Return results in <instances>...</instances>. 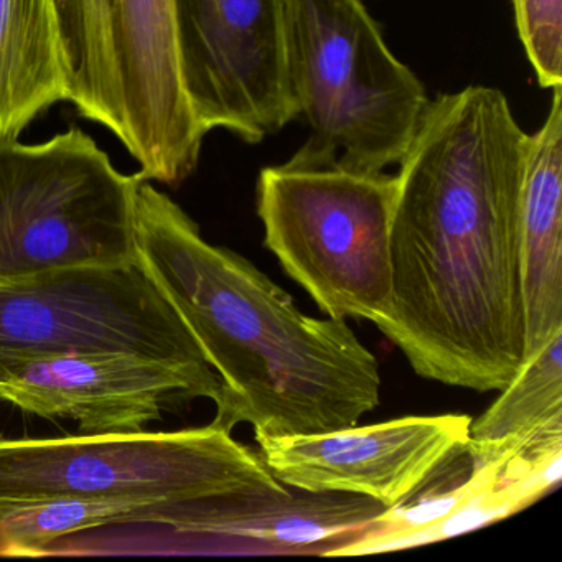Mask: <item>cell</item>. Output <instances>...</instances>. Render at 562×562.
Segmentation results:
<instances>
[{
  "label": "cell",
  "instance_id": "cell-1",
  "mask_svg": "<svg viewBox=\"0 0 562 562\" xmlns=\"http://www.w3.org/2000/svg\"><path fill=\"white\" fill-rule=\"evenodd\" d=\"M526 143L503 91L467 87L429 101L397 164L393 295L378 328L420 378L488 393L525 363Z\"/></svg>",
  "mask_w": 562,
  "mask_h": 562
},
{
  "label": "cell",
  "instance_id": "cell-2",
  "mask_svg": "<svg viewBox=\"0 0 562 562\" xmlns=\"http://www.w3.org/2000/svg\"><path fill=\"white\" fill-rule=\"evenodd\" d=\"M136 259L222 383L215 426L249 424L255 439L334 432L380 406V363L347 321L299 311L149 180L137 193Z\"/></svg>",
  "mask_w": 562,
  "mask_h": 562
},
{
  "label": "cell",
  "instance_id": "cell-3",
  "mask_svg": "<svg viewBox=\"0 0 562 562\" xmlns=\"http://www.w3.org/2000/svg\"><path fill=\"white\" fill-rule=\"evenodd\" d=\"M295 120L311 130L292 162L384 172L409 149L429 98L361 0H285Z\"/></svg>",
  "mask_w": 562,
  "mask_h": 562
},
{
  "label": "cell",
  "instance_id": "cell-4",
  "mask_svg": "<svg viewBox=\"0 0 562 562\" xmlns=\"http://www.w3.org/2000/svg\"><path fill=\"white\" fill-rule=\"evenodd\" d=\"M396 177L288 162L258 179L265 246L327 317L381 325L393 295Z\"/></svg>",
  "mask_w": 562,
  "mask_h": 562
},
{
  "label": "cell",
  "instance_id": "cell-5",
  "mask_svg": "<svg viewBox=\"0 0 562 562\" xmlns=\"http://www.w3.org/2000/svg\"><path fill=\"white\" fill-rule=\"evenodd\" d=\"M144 180L78 127L44 143L0 140V284L136 262Z\"/></svg>",
  "mask_w": 562,
  "mask_h": 562
},
{
  "label": "cell",
  "instance_id": "cell-6",
  "mask_svg": "<svg viewBox=\"0 0 562 562\" xmlns=\"http://www.w3.org/2000/svg\"><path fill=\"white\" fill-rule=\"evenodd\" d=\"M261 452L209 424L195 429L55 439L0 437V503L169 499L285 493Z\"/></svg>",
  "mask_w": 562,
  "mask_h": 562
},
{
  "label": "cell",
  "instance_id": "cell-7",
  "mask_svg": "<svg viewBox=\"0 0 562 562\" xmlns=\"http://www.w3.org/2000/svg\"><path fill=\"white\" fill-rule=\"evenodd\" d=\"M0 350L124 351L210 368L137 261L0 284Z\"/></svg>",
  "mask_w": 562,
  "mask_h": 562
},
{
  "label": "cell",
  "instance_id": "cell-8",
  "mask_svg": "<svg viewBox=\"0 0 562 562\" xmlns=\"http://www.w3.org/2000/svg\"><path fill=\"white\" fill-rule=\"evenodd\" d=\"M183 87L205 136L262 143L295 120L285 0H176Z\"/></svg>",
  "mask_w": 562,
  "mask_h": 562
},
{
  "label": "cell",
  "instance_id": "cell-9",
  "mask_svg": "<svg viewBox=\"0 0 562 562\" xmlns=\"http://www.w3.org/2000/svg\"><path fill=\"white\" fill-rule=\"evenodd\" d=\"M218 404L212 368L124 351L0 350V401L42 419H70L80 434H131L162 419L172 404Z\"/></svg>",
  "mask_w": 562,
  "mask_h": 562
},
{
  "label": "cell",
  "instance_id": "cell-10",
  "mask_svg": "<svg viewBox=\"0 0 562 562\" xmlns=\"http://www.w3.org/2000/svg\"><path fill=\"white\" fill-rule=\"evenodd\" d=\"M470 423L467 414L407 416L334 432L255 440L266 465L285 486L368 496L391 508L469 442Z\"/></svg>",
  "mask_w": 562,
  "mask_h": 562
},
{
  "label": "cell",
  "instance_id": "cell-11",
  "mask_svg": "<svg viewBox=\"0 0 562 562\" xmlns=\"http://www.w3.org/2000/svg\"><path fill=\"white\" fill-rule=\"evenodd\" d=\"M123 91V146L149 182L179 186L199 164L200 130L180 65L176 0H111Z\"/></svg>",
  "mask_w": 562,
  "mask_h": 562
},
{
  "label": "cell",
  "instance_id": "cell-12",
  "mask_svg": "<svg viewBox=\"0 0 562 562\" xmlns=\"http://www.w3.org/2000/svg\"><path fill=\"white\" fill-rule=\"evenodd\" d=\"M386 506L338 492L246 495L213 519L199 554L325 555L374 531Z\"/></svg>",
  "mask_w": 562,
  "mask_h": 562
},
{
  "label": "cell",
  "instance_id": "cell-13",
  "mask_svg": "<svg viewBox=\"0 0 562 562\" xmlns=\"http://www.w3.org/2000/svg\"><path fill=\"white\" fill-rule=\"evenodd\" d=\"M525 361L562 331V85L526 143L519 212Z\"/></svg>",
  "mask_w": 562,
  "mask_h": 562
},
{
  "label": "cell",
  "instance_id": "cell-14",
  "mask_svg": "<svg viewBox=\"0 0 562 562\" xmlns=\"http://www.w3.org/2000/svg\"><path fill=\"white\" fill-rule=\"evenodd\" d=\"M70 94L57 0H0V140Z\"/></svg>",
  "mask_w": 562,
  "mask_h": 562
},
{
  "label": "cell",
  "instance_id": "cell-15",
  "mask_svg": "<svg viewBox=\"0 0 562 562\" xmlns=\"http://www.w3.org/2000/svg\"><path fill=\"white\" fill-rule=\"evenodd\" d=\"M562 479V446L552 440L529 439L516 447L493 485L457 506L452 513L403 532L364 536L353 544L335 549L328 558L383 554L442 541L502 521L551 492Z\"/></svg>",
  "mask_w": 562,
  "mask_h": 562
},
{
  "label": "cell",
  "instance_id": "cell-16",
  "mask_svg": "<svg viewBox=\"0 0 562 562\" xmlns=\"http://www.w3.org/2000/svg\"><path fill=\"white\" fill-rule=\"evenodd\" d=\"M562 417V331L528 358L498 400L470 423L469 440L496 443L528 436Z\"/></svg>",
  "mask_w": 562,
  "mask_h": 562
},
{
  "label": "cell",
  "instance_id": "cell-17",
  "mask_svg": "<svg viewBox=\"0 0 562 562\" xmlns=\"http://www.w3.org/2000/svg\"><path fill=\"white\" fill-rule=\"evenodd\" d=\"M516 29L542 88L562 85V0H513Z\"/></svg>",
  "mask_w": 562,
  "mask_h": 562
}]
</instances>
